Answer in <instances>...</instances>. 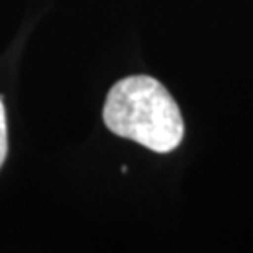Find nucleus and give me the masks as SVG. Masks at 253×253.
Returning a JSON list of instances; mask_svg holds the SVG:
<instances>
[{
  "label": "nucleus",
  "instance_id": "obj_1",
  "mask_svg": "<svg viewBox=\"0 0 253 253\" xmlns=\"http://www.w3.org/2000/svg\"><path fill=\"white\" fill-rule=\"evenodd\" d=\"M103 120L113 133L160 154L174 150L184 137L176 101L162 83L146 75L126 77L109 90Z\"/></svg>",
  "mask_w": 253,
  "mask_h": 253
},
{
  "label": "nucleus",
  "instance_id": "obj_2",
  "mask_svg": "<svg viewBox=\"0 0 253 253\" xmlns=\"http://www.w3.org/2000/svg\"><path fill=\"white\" fill-rule=\"evenodd\" d=\"M8 154V127H6V109L0 100V167Z\"/></svg>",
  "mask_w": 253,
  "mask_h": 253
}]
</instances>
